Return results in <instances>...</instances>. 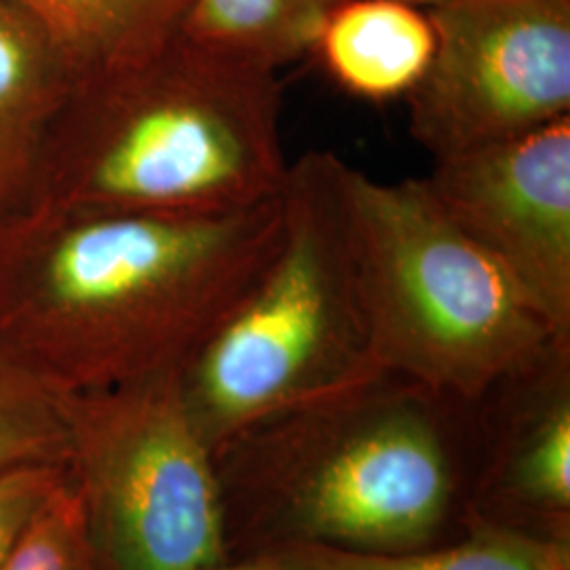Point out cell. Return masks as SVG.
Returning a JSON list of instances; mask_svg holds the SVG:
<instances>
[{"label":"cell","mask_w":570,"mask_h":570,"mask_svg":"<svg viewBox=\"0 0 570 570\" xmlns=\"http://www.w3.org/2000/svg\"><path fill=\"white\" fill-rule=\"evenodd\" d=\"M70 475L100 562L205 570L225 558V501L180 374L63 395Z\"/></svg>","instance_id":"obj_6"},{"label":"cell","mask_w":570,"mask_h":570,"mask_svg":"<svg viewBox=\"0 0 570 570\" xmlns=\"http://www.w3.org/2000/svg\"><path fill=\"white\" fill-rule=\"evenodd\" d=\"M346 186L383 372L475 404L556 341H569L450 220L423 178L381 183L348 165Z\"/></svg>","instance_id":"obj_4"},{"label":"cell","mask_w":570,"mask_h":570,"mask_svg":"<svg viewBox=\"0 0 570 570\" xmlns=\"http://www.w3.org/2000/svg\"><path fill=\"white\" fill-rule=\"evenodd\" d=\"M75 87L41 28L0 0V230L37 204L47 144Z\"/></svg>","instance_id":"obj_9"},{"label":"cell","mask_w":570,"mask_h":570,"mask_svg":"<svg viewBox=\"0 0 570 570\" xmlns=\"http://www.w3.org/2000/svg\"><path fill=\"white\" fill-rule=\"evenodd\" d=\"M435 53L406 98L433 161L510 142L570 117V0H444Z\"/></svg>","instance_id":"obj_7"},{"label":"cell","mask_w":570,"mask_h":570,"mask_svg":"<svg viewBox=\"0 0 570 570\" xmlns=\"http://www.w3.org/2000/svg\"><path fill=\"white\" fill-rule=\"evenodd\" d=\"M429 195L501 266L551 330L570 336V117L433 161Z\"/></svg>","instance_id":"obj_8"},{"label":"cell","mask_w":570,"mask_h":570,"mask_svg":"<svg viewBox=\"0 0 570 570\" xmlns=\"http://www.w3.org/2000/svg\"><path fill=\"white\" fill-rule=\"evenodd\" d=\"M345 0H188L180 39L271 72L313 53Z\"/></svg>","instance_id":"obj_13"},{"label":"cell","mask_w":570,"mask_h":570,"mask_svg":"<svg viewBox=\"0 0 570 570\" xmlns=\"http://www.w3.org/2000/svg\"><path fill=\"white\" fill-rule=\"evenodd\" d=\"M348 164L306 153L282 188V233L244 298L180 372L212 454L383 374L370 336Z\"/></svg>","instance_id":"obj_3"},{"label":"cell","mask_w":570,"mask_h":570,"mask_svg":"<svg viewBox=\"0 0 570 570\" xmlns=\"http://www.w3.org/2000/svg\"><path fill=\"white\" fill-rule=\"evenodd\" d=\"M35 21L77 85L140 66L180 37L188 0H7Z\"/></svg>","instance_id":"obj_11"},{"label":"cell","mask_w":570,"mask_h":570,"mask_svg":"<svg viewBox=\"0 0 570 570\" xmlns=\"http://www.w3.org/2000/svg\"><path fill=\"white\" fill-rule=\"evenodd\" d=\"M313 53L346 94L367 102L406 100L433 60L435 28L428 9L406 0H345Z\"/></svg>","instance_id":"obj_10"},{"label":"cell","mask_w":570,"mask_h":570,"mask_svg":"<svg viewBox=\"0 0 570 570\" xmlns=\"http://www.w3.org/2000/svg\"><path fill=\"white\" fill-rule=\"evenodd\" d=\"M261 558L282 570H570V543L567 537L480 524L446 550L374 553L282 541Z\"/></svg>","instance_id":"obj_12"},{"label":"cell","mask_w":570,"mask_h":570,"mask_svg":"<svg viewBox=\"0 0 570 570\" xmlns=\"http://www.w3.org/2000/svg\"><path fill=\"white\" fill-rule=\"evenodd\" d=\"M42 465L70 468L63 395L0 351V475Z\"/></svg>","instance_id":"obj_14"},{"label":"cell","mask_w":570,"mask_h":570,"mask_svg":"<svg viewBox=\"0 0 570 570\" xmlns=\"http://www.w3.org/2000/svg\"><path fill=\"white\" fill-rule=\"evenodd\" d=\"M72 478L39 511L0 570H100Z\"/></svg>","instance_id":"obj_15"},{"label":"cell","mask_w":570,"mask_h":570,"mask_svg":"<svg viewBox=\"0 0 570 570\" xmlns=\"http://www.w3.org/2000/svg\"><path fill=\"white\" fill-rule=\"evenodd\" d=\"M277 72L176 39L77 85L56 119L35 205L205 214L284 188Z\"/></svg>","instance_id":"obj_2"},{"label":"cell","mask_w":570,"mask_h":570,"mask_svg":"<svg viewBox=\"0 0 570 570\" xmlns=\"http://www.w3.org/2000/svg\"><path fill=\"white\" fill-rule=\"evenodd\" d=\"M279 233L282 193L205 214L35 205L0 230V351L61 395L180 374Z\"/></svg>","instance_id":"obj_1"},{"label":"cell","mask_w":570,"mask_h":570,"mask_svg":"<svg viewBox=\"0 0 570 570\" xmlns=\"http://www.w3.org/2000/svg\"><path fill=\"white\" fill-rule=\"evenodd\" d=\"M449 400L383 372L277 419L311 449L275 482L282 527L292 534L285 541L374 553L425 548L452 494L442 435Z\"/></svg>","instance_id":"obj_5"},{"label":"cell","mask_w":570,"mask_h":570,"mask_svg":"<svg viewBox=\"0 0 570 570\" xmlns=\"http://www.w3.org/2000/svg\"><path fill=\"white\" fill-rule=\"evenodd\" d=\"M70 480V468H26L0 475V567L49 499Z\"/></svg>","instance_id":"obj_16"},{"label":"cell","mask_w":570,"mask_h":570,"mask_svg":"<svg viewBox=\"0 0 570 570\" xmlns=\"http://www.w3.org/2000/svg\"><path fill=\"white\" fill-rule=\"evenodd\" d=\"M205 570H282L277 569V567H273V564H268L266 560L263 558H258V560H254V562H247V564H225V562H220V564H216V567H212V569Z\"/></svg>","instance_id":"obj_17"},{"label":"cell","mask_w":570,"mask_h":570,"mask_svg":"<svg viewBox=\"0 0 570 570\" xmlns=\"http://www.w3.org/2000/svg\"><path fill=\"white\" fill-rule=\"evenodd\" d=\"M406 2H412V4H419V7H423V9H429V7H435V4H440V2H444V0H406Z\"/></svg>","instance_id":"obj_18"}]
</instances>
